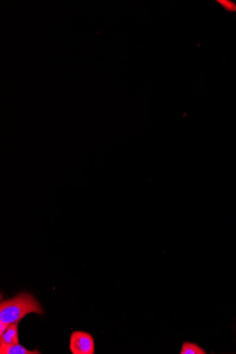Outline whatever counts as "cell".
<instances>
[{"label":"cell","instance_id":"cell-1","mask_svg":"<svg viewBox=\"0 0 236 354\" xmlns=\"http://www.w3.org/2000/svg\"><path fill=\"white\" fill-rule=\"evenodd\" d=\"M30 313L42 315L44 310L37 299L29 293H20L0 304V322L6 324H19Z\"/></svg>","mask_w":236,"mask_h":354},{"label":"cell","instance_id":"cell-2","mask_svg":"<svg viewBox=\"0 0 236 354\" xmlns=\"http://www.w3.org/2000/svg\"><path fill=\"white\" fill-rule=\"evenodd\" d=\"M70 350L73 354H94L95 341L93 336L84 331H75L70 339Z\"/></svg>","mask_w":236,"mask_h":354},{"label":"cell","instance_id":"cell-3","mask_svg":"<svg viewBox=\"0 0 236 354\" xmlns=\"http://www.w3.org/2000/svg\"><path fill=\"white\" fill-rule=\"evenodd\" d=\"M19 344L18 324L10 325L8 330L0 335V347H7Z\"/></svg>","mask_w":236,"mask_h":354},{"label":"cell","instance_id":"cell-4","mask_svg":"<svg viewBox=\"0 0 236 354\" xmlns=\"http://www.w3.org/2000/svg\"><path fill=\"white\" fill-rule=\"evenodd\" d=\"M1 354H40L39 350L30 351L19 344L7 347H0Z\"/></svg>","mask_w":236,"mask_h":354},{"label":"cell","instance_id":"cell-5","mask_svg":"<svg viewBox=\"0 0 236 354\" xmlns=\"http://www.w3.org/2000/svg\"><path fill=\"white\" fill-rule=\"evenodd\" d=\"M181 354H206L207 352L194 343L185 342L183 343Z\"/></svg>","mask_w":236,"mask_h":354},{"label":"cell","instance_id":"cell-6","mask_svg":"<svg viewBox=\"0 0 236 354\" xmlns=\"http://www.w3.org/2000/svg\"><path fill=\"white\" fill-rule=\"evenodd\" d=\"M221 6L224 8L227 11L236 12V5L233 2L228 1V0H220L217 1Z\"/></svg>","mask_w":236,"mask_h":354},{"label":"cell","instance_id":"cell-7","mask_svg":"<svg viewBox=\"0 0 236 354\" xmlns=\"http://www.w3.org/2000/svg\"><path fill=\"white\" fill-rule=\"evenodd\" d=\"M10 325L6 324L0 322V335H2L9 328Z\"/></svg>","mask_w":236,"mask_h":354}]
</instances>
